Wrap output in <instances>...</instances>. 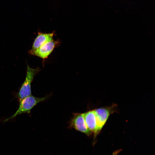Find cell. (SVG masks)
I'll list each match as a JSON object with an SVG mask.
<instances>
[{
	"instance_id": "6da1fadb",
	"label": "cell",
	"mask_w": 155,
	"mask_h": 155,
	"mask_svg": "<svg viewBox=\"0 0 155 155\" xmlns=\"http://www.w3.org/2000/svg\"><path fill=\"white\" fill-rule=\"evenodd\" d=\"M48 97L47 96L39 98L31 95L18 99L19 102L18 109L12 115L5 119L3 121V122H6L22 114L26 113L29 114L31 111L34 106L39 103L45 100Z\"/></svg>"
},
{
	"instance_id": "7a4b0ae2",
	"label": "cell",
	"mask_w": 155,
	"mask_h": 155,
	"mask_svg": "<svg viewBox=\"0 0 155 155\" xmlns=\"http://www.w3.org/2000/svg\"><path fill=\"white\" fill-rule=\"evenodd\" d=\"M38 69H33L27 65L26 75L25 79L21 86L18 92L16 94L15 98L18 99L22 98L31 95V83Z\"/></svg>"
},
{
	"instance_id": "3957f363",
	"label": "cell",
	"mask_w": 155,
	"mask_h": 155,
	"mask_svg": "<svg viewBox=\"0 0 155 155\" xmlns=\"http://www.w3.org/2000/svg\"><path fill=\"white\" fill-rule=\"evenodd\" d=\"M115 106L102 107L94 110L97 123V135L100 133L109 116L115 111Z\"/></svg>"
},
{
	"instance_id": "277c9868",
	"label": "cell",
	"mask_w": 155,
	"mask_h": 155,
	"mask_svg": "<svg viewBox=\"0 0 155 155\" xmlns=\"http://www.w3.org/2000/svg\"><path fill=\"white\" fill-rule=\"evenodd\" d=\"M70 128H74L76 130L83 133L87 136H90L92 132L88 129L84 120V114L76 113L70 122Z\"/></svg>"
},
{
	"instance_id": "5b68a950",
	"label": "cell",
	"mask_w": 155,
	"mask_h": 155,
	"mask_svg": "<svg viewBox=\"0 0 155 155\" xmlns=\"http://www.w3.org/2000/svg\"><path fill=\"white\" fill-rule=\"evenodd\" d=\"M59 43L58 41H55L53 39L45 43L36 50L29 51V53L31 55L45 59L48 57Z\"/></svg>"
},
{
	"instance_id": "8992f818",
	"label": "cell",
	"mask_w": 155,
	"mask_h": 155,
	"mask_svg": "<svg viewBox=\"0 0 155 155\" xmlns=\"http://www.w3.org/2000/svg\"><path fill=\"white\" fill-rule=\"evenodd\" d=\"M84 114V120L88 129L94 133V139L97 135V123L94 110L88 111Z\"/></svg>"
},
{
	"instance_id": "52a82bcc",
	"label": "cell",
	"mask_w": 155,
	"mask_h": 155,
	"mask_svg": "<svg viewBox=\"0 0 155 155\" xmlns=\"http://www.w3.org/2000/svg\"><path fill=\"white\" fill-rule=\"evenodd\" d=\"M54 34V32L48 33L38 32V35L33 42L32 48L30 51L36 50L45 43L53 40Z\"/></svg>"
},
{
	"instance_id": "ba28073f",
	"label": "cell",
	"mask_w": 155,
	"mask_h": 155,
	"mask_svg": "<svg viewBox=\"0 0 155 155\" xmlns=\"http://www.w3.org/2000/svg\"><path fill=\"white\" fill-rule=\"evenodd\" d=\"M121 150L120 149L114 151L112 154V155H118V154L121 151Z\"/></svg>"
}]
</instances>
